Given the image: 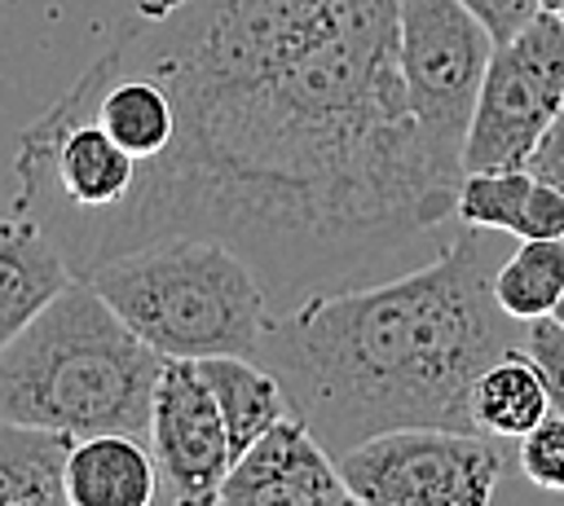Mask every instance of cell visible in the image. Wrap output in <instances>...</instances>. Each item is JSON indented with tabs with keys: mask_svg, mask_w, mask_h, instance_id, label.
Here are the masks:
<instances>
[{
	"mask_svg": "<svg viewBox=\"0 0 564 506\" xmlns=\"http://www.w3.org/2000/svg\"><path fill=\"white\" fill-rule=\"evenodd\" d=\"M405 0H141L106 48L172 101L167 150L62 255L88 277L163 238L238 251L282 317L427 264L458 224L401 79Z\"/></svg>",
	"mask_w": 564,
	"mask_h": 506,
	"instance_id": "cell-1",
	"label": "cell"
},
{
	"mask_svg": "<svg viewBox=\"0 0 564 506\" xmlns=\"http://www.w3.org/2000/svg\"><path fill=\"white\" fill-rule=\"evenodd\" d=\"M494 268L485 229L458 224L410 273L269 317L256 361L335 458L397 427L476 431V378L524 339L494 295Z\"/></svg>",
	"mask_w": 564,
	"mask_h": 506,
	"instance_id": "cell-2",
	"label": "cell"
},
{
	"mask_svg": "<svg viewBox=\"0 0 564 506\" xmlns=\"http://www.w3.org/2000/svg\"><path fill=\"white\" fill-rule=\"evenodd\" d=\"M159 370L163 356L88 277H75L0 352V418L70 440L106 431L145 440Z\"/></svg>",
	"mask_w": 564,
	"mask_h": 506,
	"instance_id": "cell-3",
	"label": "cell"
},
{
	"mask_svg": "<svg viewBox=\"0 0 564 506\" xmlns=\"http://www.w3.org/2000/svg\"><path fill=\"white\" fill-rule=\"evenodd\" d=\"M106 304L163 356H256L269 295L256 268L212 238H163L88 273Z\"/></svg>",
	"mask_w": 564,
	"mask_h": 506,
	"instance_id": "cell-4",
	"label": "cell"
},
{
	"mask_svg": "<svg viewBox=\"0 0 564 506\" xmlns=\"http://www.w3.org/2000/svg\"><path fill=\"white\" fill-rule=\"evenodd\" d=\"M494 57V35L463 0L401 4V79L410 114L432 163L463 185V150L480 84Z\"/></svg>",
	"mask_w": 564,
	"mask_h": 506,
	"instance_id": "cell-5",
	"label": "cell"
},
{
	"mask_svg": "<svg viewBox=\"0 0 564 506\" xmlns=\"http://www.w3.org/2000/svg\"><path fill=\"white\" fill-rule=\"evenodd\" d=\"M339 471L370 506H489L507 458L485 431L397 427L339 453Z\"/></svg>",
	"mask_w": 564,
	"mask_h": 506,
	"instance_id": "cell-6",
	"label": "cell"
},
{
	"mask_svg": "<svg viewBox=\"0 0 564 506\" xmlns=\"http://www.w3.org/2000/svg\"><path fill=\"white\" fill-rule=\"evenodd\" d=\"M564 110V18L538 13L520 35L494 44L471 114L463 172L529 167L538 141Z\"/></svg>",
	"mask_w": 564,
	"mask_h": 506,
	"instance_id": "cell-7",
	"label": "cell"
},
{
	"mask_svg": "<svg viewBox=\"0 0 564 506\" xmlns=\"http://www.w3.org/2000/svg\"><path fill=\"white\" fill-rule=\"evenodd\" d=\"M150 449L167 480L172 506H216L234 466L225 414L198 361H163L150 409Z\"/></svg>",
	"mask_w": 564,
	"mask_h": 506,
	"instance_id": "cell-8",
	"label": "cell"
},
{
	"mask_svg": "<svg viewBox=\"0 0 564 506\" xmlns=\"http://www.w3.org/2000/svg\"><path fill=\"white\" fill-rule=\"evenodd\" d=\"M220 506H370L352 493L339 458L308 431L300 414H286L260 436L225 475Z\"/></svg>",
	"mask_w": 564,
	"mask_h": 506,
	"instance_id": "cell-9",
	"label": "cell"
},
{
	"mask_svg": "<svg viewBox=\"0 0 564 506\" xmlns=\"http://www.w3.org/2000/svg\"><path fill=\"white\" fill-rule=\"evenodd\" d=\"M75 282L57 242L22 211L0 216V352Z\"/></svg>",
	"mask_w": 564,
	"mask_h": 506,
	"instance_id": "cell-10",
	"label": "cell"
},
{
	"mask_svg": "<svg viewBox=\"0 0 564 506\" xmlns=\"http://www.w3.org/2000/svg\"><path fill=\"white\" fill-rule=\"evenodd\" d=\"M458 224L485 233L524 238H564V189L533 176L529 167L511 172H467L458 185Z\"/></svg>",
	"mask_w": 564,
	"mask_h": 506,
	"instance_id": "cell-11",
	"label": "cell"
},
{
	"mask_svg": "<svg viewBox=\"0 0 564 506\" xmlns=\"http://www.w3.org/2000/svg\"><path fill=\"white\" fill-rule=\"evenodd\" d=\"M159 458L141 436L106 431L75 440L66 462L70 506H150L159 488Z\"/></svg>",
	"mask_w": 564,
	"mask_h": 506,
	"instance_id": "cell-12",
	"label": "cell"
},
{
	"mask_svg": "<svg viewBox=\"0 0 564 506\" xmlns=\"http://www.w3.org/2000/svg\"><path fill=\"white\" fill-rule=\"evenodd\" d=\"M198 370L212 383L216 405L225 414L234 462L291 414L282 378L256 356H207V361H198Z\"/></svg>",
	"mask_w": 564,
	"mask_h": 506,
	"instance_id": "cell-13",
	"label": "cell"
},
{
	"mask_svg": "<svg viewBox=\"0 0 564 506\" xmlns=\"http://www.w3.org/2000/svg\"><path fill=\"white\" fill-rule=\"evenodd\" d=\"M75 440L0 418V506H70L66 462Z\"/></svg>",
	"mask_w": 564,
	"mask_h": 506,
	"instance_id": "cell-14",
	"label": "cell"
},
{
	"mask_svg": "<svg viewBox=\"0 0 564 506\" xmlns=\"http://www.w3.org/2000/svg\"><path fill=\"white\" fill-rule=\"evenodd\" d=\"M551 414V392L538 374V365L529 361L524 348L502 352L471 392V418L476 431L494 436V440H520L529 436L542 418Z\"/></svg>",
	"mask_w": 564,
	"mask_h": 506,
	"instance_id": "cell-15",
	"label": "cell"
},
{
	"mask_svg": "<svg viewBox=\"0 0 564 506\" xmlns=\"http://www.w3.org/2000/svg\"><path fill=\"white\" fill-rule=\"evenodd\" d=\"M494 295L516 321L555 312L564 295V238H524L507 260H498Z\"/></svg>",
	"mask_w": 564,
	"mask_h": 506,
	"instance_id": "cell-16",
	"label": "cell"
},
{
	"mask_svg": "<svg viewBox=\"0 0 564 506\" xmlns=\"http://www.w3.org/2000/svg\"><path fill=\"white\" fill-rule=\"evenodd\" d=\"M520 475L542 493H564V414H546L516 449Z\"/></svg>",
	"mask_w": 564,
	"mask_h": 506,
	"instance_id": "cell-17",
	"label": "cell"
},
{
	"mask_svg": "<svg viewBox=\"0 0 564 506\" xmlns=\"http://www.w3.org/2000/svg\"><path fill=\"white\" fill-rule=\"evenodd\" d=\"M520 348L529 352V361L538 365L546 392H551V409L564 414V321L560 317H533L524 321V339Z\"/></svg>",
	"mask_w": 564,
	"mask_h": 506,
	"instance_id": "cell-18",
	"label": "cell"
},
{
	"mask_svg": "<svg viewBox=\"0 0 564 506\" xmlns=\"http://www.w3.org/2000/svg\"><path fill=\"white\" fill-rule=\"evenodd\" d=\"M463 4L485 22V31L494 35V44L520 35L542 13V0H463Z\"/></svg>",
	"mask_w": 564,
	"mask_h": 506,
	"instance_id": "cell-19",
	"label": "cell"
},
{
	"mask_svg": "<svg viewBox=\"0 0 564 506\" xmlns=\"http://www.w3.org/2000/svg\"><path fill=\"white\" fill-rule=\"evenodd\" d=\"M529 172L542 176V180H551L555 189H564V110H560V119L546 128V136L538 141V150H533V158H529Z\"/></svg>",
	"mask_w": 564,
	"mask_h": 506,
	"instance_id": "cell-20",
	"label": "cell"
},
{
	"mask_svg": "<svg viewBox=\"0 0 564 506\" xmlns=\"http://www.w3.org/2000/svg\"><path fill=\"white\" fill-rule=\"evenodd\" d=\"M542 9H546V13H560V9H564V0H542Z\"/></svg>",
	"mask_w": 564,
	"mask_h": 506,
	"instance_id": "cell-21",
	"label": "cell"
},
{
	"mask_svg": "<svg viewBox=\"0 0 564 506\" xmlns=\"http://www.w3.org/2000/svg\"><path fill=\"white\" fill-rule=\"evenodd\" d=\"M551 317H560V321H564V295H560V304H555V312H551Z\"/></svg>",
	"mask_w": 564,
	"mask_h": 506,
	"instance_id": "cell-22",
	"label": "cell"
},
{
	"mask_svg": "<svg viewBox=\"0 0 564 506\" xmlns=\"http://www.w3.org/2000/svg\"><path fill=\"white\" fill-rule=\"evenodd\" d=\"M560 18H564V9H560Z\"/></svg>",
	"mask_w": 564,
	"mask_h": 506,
	"instance_id": "cell-23",
	"label": "cell"
},
{
	"mask_svg": "<svg viewBox=\"0 0 564 506\" xmlns=\"http://www.w3.org/2000/svg\"><path fill=\"white\" fill-rule=\"evenodd\" d=\"M216 506H220V502H216Z\"/></svg>",
	"mask_w": 564,
	"mask_h": 506,
	"instance_id": "cell-24",
	"label": "cell"
}]
</instances>
